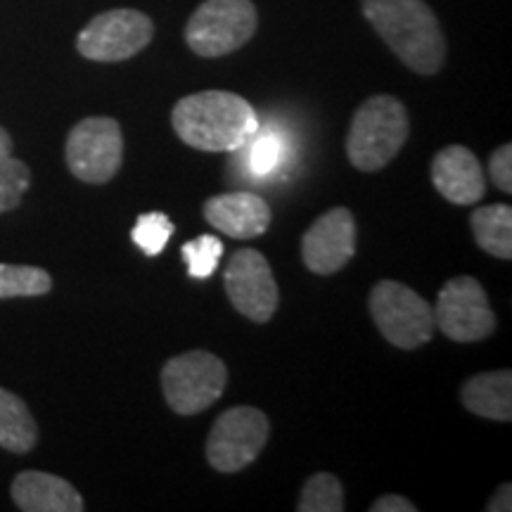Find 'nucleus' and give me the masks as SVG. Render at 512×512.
Listing matches in <instances>:
<instances>
[{"label":"nucleus","instance_id":"f257e3e1","mask_svg":"<svg viewBox=\"0 0 512 512\" xmlns=\"http://www.w3.org/2000/svg\"><path fill=\"white\" fill-rule=\"evenodd\" d=\"M171 126L185 145L204 152H233L259 133L256 110L238 93L202 91L174 105Z\"/></svg>","mask_w":512,"mask_h":512},{"label":"nucleus","instance_id":"f03ea898","mask_svg":"<svg viewBox=\"0 0 512 512\" xmlns=\"http://www.w3.org/2000/svg\"><path fill=\"white\" fill-rule=\"evenodd\" d=\"M363 15L389 50L415 74H437L446 38L425 0H363Z\"/></svg>","mask_w":512,"mask_h":512},{"label":"nucleus","instance_id":"7ed1b4c3","mask_svg":"<svg viewBox=\"0 0 512 512\" xmlns=\"http://www.w3.org/2000/svg\"><path fill=\"white\" fill-rule=\"evenodd\" d=\"M411 124L401 100L394 95H373L358 107L347 136V157L358 171H380L406 145Z\"/></svg>","mask_w":512,"mask_h":512},{"label":"nucleus","instance_id":"20e7f679","mask_svg":"<svg viewBox=\"0 0 512 512\" xmlns=\"http://www.w3.org/2000/svg\"><path fill=\"white\" fill-rule=\"evenodd\" d=\"M226 382V363L202 349L169 358L162 368L164 399L178 415L207 411L223 396Z\"/></svg>","mask_w":512,"mask_h":512},{"label":"nucleus","instance_id":"39448f33","mask_svg":"<svg viewBox=\"0 0 512 512\" xmlns=\"http://www.w3.org/2000/svg\"><path fill=\"white\" fill-rule=\"evenodd\" d=\"M370 316L382 337L399 349H418L434 337L432 306L411 287L396 280H380L368 299Z\"/></svg>","mask_w":512,"mask_h":512},{"label":"nucleus","instance_id":"423d86ee","mask_svg":"<svg viewBox=\"0 0 512 512\" xmlns=\"http://www.w3.org/2000/svg\"><path fill=\"white\" fill-rule=\"evenodd\" d=\"M259 15L252 0H204L185 27V41L200 57H223L256 34Z\"/></svg>","mask_w":512,"mask_h":512},{"label":"nucleus","instance_id":"0eeeda50","mask_svg":"<svg viewBox=\"0 0 512 512\" xmlns=\"http://www.w3.org/2000/svg\"><path fill=\"white\" fill-rule=\"evenodd\" d=\"M69 171L83 183H107L119 174L124 162V136L112 117L81 119L64 145Z\"/></svg>","mask_w":512,"mask_h":512},{"label":"nucleus","instance_id":"6e6552de","mask_svg":"<svg viewBox=\"0 0 512 512\" xmlns=\"http://www.w3.org/2000/svg\"><path fill=\"white\" fill-rule=\"evenodd\" d=\"M271 422L252 406H235L219 415L207 439V460L219 472H240L264 451Z\"/></svg>","mask_w":512,"mask_h":512},{"label":"nucleus","instance_id":"1a4fd4ad","mask_svg":"<svg viewBox=\"0 0 512 512\" xmlns=\"http://www.w3.org/2000/svg\"><path fill=\"white\" fill-rule=\"evenodd\" d=\"M155 22L140 10L117 8L93 17L76 38V50L93 62H124L150 46Z\"/></svg>","mask_w":512,"mask_h":512},{"label":"nucleus","instance_id":"9d476101","mask_svg":"<svg viewBox=\"0 0 512 512\" xmlns=\"http://www.w3.org/2000/svg\"><path fill=\"white\" fill-rule=\"evenodd\" d=\"M434 325L448 339L460 344L482 342L496 332V313L491 311L482 283L472 275H458L441 287L434 309Z\"/></svg>","mask_w":512,"mask_h":512},{"label":"nucleus","instance_id":"9b49d317","mask_svg":"<svg viewBox=\"0 0 512 512\" xmlns=\"http://www.w3.org/2000/svg\"><path fill=\"white\" fill-rule=\"evenodd\" d=\"M230 304L254 323H268L278 311L280 292L271 264L256 249H240L233 254L223 273Z\"/></svg>","mask_w":512,"mask_h":512},{"label":"nucleus","instance_id":"f8f14e48","mask_svg":"<svg viewBox=\"0 0 512 512\" xmlns=\"http://www.w3.org/2000/svg\"><path fill=\"white\" fill-rule=\"evenodd\" d=\"M356 254V221L347 207L325 211L304 233V266L316 275L342 271Z\"/></svg>","mask_w":512,"mask_h":512},{"label":"nucleus","instance_id":"ddd939ff","mask_svg":"<svg viewBox=\"0 0 512 512\" xmlns=\"http://www.w3.org/2000/svg\"><path fill=\"white\" fill-rule=\"evenodd\" d=\"M204 219L219 233L235 240H252L264 235L273 214L266 200L254 192H226L204 202Z\"/></svg>","mask_w":512,"mask_h":512},{"label":"nucleus","instance_id":"4468645a","mask_svg":"<svg viewBox=\"0 0 512 512\" xmlns=\"http://www.w3.org/2000/svg\"><path fill=\"white\" fill-rule=\"evenodd\" d=\"M432 183L451 204H475L486 195L484 169L465 145H448L432 162Z\"/></svg>","mask_w":512,"mask_h":512},{"label":"nucleus","instance_id":"2eb2a0df","mask_svg":"<svg viewBox=\"0 0 512 512\" xmlns=\"http://www.w3.org/2000/svg\"><path fill=\"white\" fill-rule=\"evenodd\" d=\"M12 501L24 512H81L86 508L81 494L67 479L38 470L15 477Z\"/></svg>","mask_w":512,"mask_h":512},{"label":"nucleus","instance_id":"dca6fc26","mask_svg":"<svg viewBox=\"0 0 512 512\" xmlns=\"http://www.w3.org/2000/svg\"><path fill=\"white\" fill-rule=\"evenodd\" d=\"M460 401L470 413L479 418L510 422L512 420V373L510 370H491V373L472 375L460 387Z\"/></svg>","mask_w":512,"mask_h":512},{"label":"nucleus","instance_id":"f3484780","mask_svg":"<svg viewBox=\"0 0 512 512\" xmlns=\"http://www.w3.org/2000/svg\"><path fill=\"white\" fill-rule=\"evenodd\" d=\"M38 441V425L29 406L17 394L0 387V446L12 453H29Z\"/></svg>","mask_w":512,"mask_h":512},{"label":"nucleus","instance_id":"a211bd4d","mask_svg":"<svg viewBox=\"0 0 512 512\" xmlns=\"http://www.w3.org/2000/svg\"><path fill=\"white\" fill-rule=\"evenodd\" d=\"M470 226L479 249L498 259H512V209L508 204H486L475 209Z\"/></svg>","mask_w":512,"mask_h":512},{"label":"nucleus","instance_id":"6ab92c4d","mask_svg":"<svg viewBox=\"0 0 512 512\" xmlns=\"http://www.w3.org/2000/svg\"><path fill=\"white\" fill-rule=\"evenodd\" d=\"M31 188V171L22 159L12 157V138L0 126V214L17 209Z\"/></svg>","mask_w":512,"mask_h":512},{"label":"nucleus","instance_id":"aec40b11","mask_svg":"<svg viewBox=\"0 0 512 512\" xmlns=\"http://www.w3.org/2000/svg\"><path fill=\"white\" fill-rule=\"evenodd\" d=\"M53 290V278L36 266L0 264V299L43 297Z\"/></svg>","mask_w":512,"mask_h":512},{"label":"nucleus","instance_id":"412c9836","mask_svg":"<svg viewBox=\"0 0 512 512\" xmlns=\"http://www.w3.org/2000/svg\"><path fill=\"white\" fill-rule=\"evenodd\" d=\"M299 512H342L344 489L342 482L330 472H318L306 479L297 503Z\"/></svg>","mask_w":512,"mask_h":512},{"label":"nucleus","instance_id":"4be33fe9","mask_svg":"<svg viewBox=\"0 0 512 512\" xmlns=\"http://www.w3.org/2000/svg\"><path fill=\"white\" fill-rule=\"evenodd\" d=\"M176 226L162 211H150V214H140L136 226L131 230V238L136 245L143 249L147 256H159L169 245L171 235Z\"/></svg>","mask_w":512,"mask_h":512},{"label":"nucleus","instance_id":"5701e85b","mask_svg":"<svg viewBox=\"0 0 512 512\" xmlns=\"http://www.w3.org/2000/svg\"><path fill=\"white\" fill-rule=\"evenodd\" d=\"M181 254L185 264H188L190 278L207 280L221 264L223 242L216 235H200V238L185 242L181 247Z\"/></svg>","mask_w":512,"mask_h":512},{"label":"nucleus","instance_id":"b1692460","mask_svg":"<svg viewBox=\"0 0 512 512\" xmlns=\"http://www.w3.org/2000/svg\"><path fill=\"white\" fill-rule=\"evenodd\" d=\"M252 140L254 145H252V152H249V166H252V174L256 176L271 174L280 162V150H283V145H280V140L275 138L273 133H268V136H259V138L254 136Z\"/></svg>","mask_w":512,"mask_h":512},{"label":"nucleus","instance_id":"393cba45","mask_svg":"<svg viewBox=\"0 0 512 512\" xmlns=\"http://www.w3.org/2000/svg\"><path fill=\"white\" fill-rule=\"evenodd\" d=\"M489 174L491 181L496 183L498 190L512 192V145L505 143L494 150V155L489 159Z\"/></svg>","mask_w":512,"mask_h":512},{"label":"nucleus","instance_id":"a878e982","mask_svg":"<svg viewBox=\"0 0 512 512\" xmlns=\"http://www.w3.org/2000/svg\"><path fill=\"white\" fill-rule=\"evenodd\" d=\"M370 510H373V512H415L418 508H415V505L408 501V498L389 494V496L377 498V501L370 505Z\"/></svg>","mask_w":512,"mask_h":512},{"label":"nucleus","instance_id":"bb28decb","mask_svg":"<svg viewBox=\"0 0 512 512\" xmlns=\"http://www.w3.org/2000/svg\"><path fill=\"white\" fill-rule=\"evenodd\" d=\"M486 510H489V512H510L512 510V486H510V482L498 486L496 494L491 496L489 505H486Z\"/></svg>","mask_w":512,"mask_h":512}]
</instances>
